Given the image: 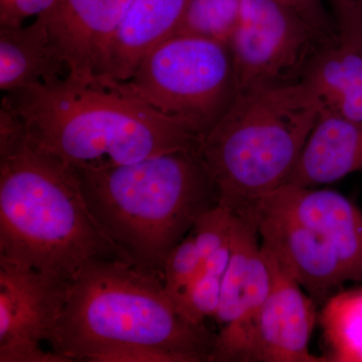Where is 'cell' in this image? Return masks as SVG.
Listing matches in <instances>:
<instances>
[{
    "instance_id": "cell-12",
    "label": "cell",
    "mask_w": 362,
    "mask_h": 362,
    "mask_svg": "<svg viewBox=\"0 0 362 362\" xmlns=\"http://www.w3.org/2000/svg\"><path fill=\"white\" fill-rule=\"evenodd\" d=\"M133 0H56L40 14L71 77H99L109 42Z\"/></svg>"
},
{
    "instance_id": "cell-25",
    "label": "cell",
    "mask_w": 362,
    "mask_h": 362,
    "mask_svg": "<svg viewBox=\"0 0 362 362\" xmlns=\"http://www.w3.org/2000/svg\"><path fill=\"white\" fill-rule=\"evenodd\" d=\"M356 1L357 0H329V4L332 6L333 11L337 14Z\"/></svg>"
},
{
    "instance_id": "cell-11",
    "label": "cell",
    "mask_w": 362,
    "mask_h": 362,
    "mask_svg": "<svg viewBox=\"0 0 362 362\" xmlns=\"http://www.w3.org/2000/svg\"><path fill=\"white\" fill-rule=\"evenodd\" d=\"M262 246L273 254L312 299L326 301L346 282L341 265L318 233L287 214L252 206Z\"/></svg>"
},
{
    "instance_id": "cell-14",
    "label": "cell",
    "mask_w": 362,
    "mask_h": 362,
    "mask_svg": "<svg viewBox=\"0 0 362 362\" xmlns=\"http://www.w3.org/2000/svg\"><path fill=\"white\" fill-rule=\"evenodd\" d=\"M188 0H133L107 47L99 77L130 80L145 57L177 33Z\"/></svg>"
},
{
    "instance_id": "cell-2",
    "label": "cell",
    "mask_w": 362,
    "mask_h": 362,
    "mask_svg": "<svg viewBox=\"0 0 362 362\" xmlns=\"http://www.w3.org/2000/svg\"><path fill=\"white\" fill-rule=\"evenodd\" d=\"M28 139L73 168H106L199 147V136L124 82L68 77L4 93Z\"/></svg>"
},
{
    "instance_id": "cell-9",
    "label": "cell",
    "mask_w": 362,
    "mask_h": 362,
    "mask_svg": "<svg viewBox=\"0 0 362 362\" xmlns=\"http://www.w3.org/2000/svg\"><path fill=\"white\" fill-rule=\"evenodd\" d=\"M71 281L0 257V362H66L45 350Z\"/></svg>"
},
{
    "instance_id": "cell-17",
    "label": "cell",
    "mask_w": 362,
    "mask_h": 362,
    "mask_svg": "<svg viewBox=\"0 0 362 362\" xmlns=\"http://www.w3.org/2000/svg\"><path fill=\"white\" fill-rule=\"evenodd\" d=\"M302 83L320 111L362 123V54L338 37L318 49Z\"/></svg>"
},
{
    "instance_id": "cell-1",
    "label": "cell",
    "mask_w": 362,
    "mask_h": 362,
    "mask_svg": "<svg viewBox=\"0 0 362 362\" xmlns=\"http://www.w3.org/2000/svg\"><path fill=\"white\" fill-rule=\"evenodd\" d=\"M216 335L181 313L162 276L99 258L71 279L47 344L66 362H202Z\"/></svg>"
},
{
    "instance_id": "cell-4",
    "label": "cell",
    "mask_w": 362,
    "mask_h": 362,
    "mask_svg": "<svg viewBox=\"0 0 362 362\" xmlns=\"http://www.w3.org/2000/svg\"><path fill=\"white\" fill-rule=\"evenodd\" d=\"M0 257L69 281L90 259L126 261L90 214L73 166L28 137L0 156Z\"/></svg>"
},
{
    "instance_id": "cell-3",
    "label": "cell",
    "mask_w": 362,
    "mask_h": 362,
    "mask_svg": "<svg viewBox=\"0 0 362 362\" xmlns=\"http://www.w3.org/2000/svg\"><path fill=\"white\" fill-rule=\"evenodd\" d=\"M74 169L105 237L126 261L160 276L169 252L220 202L199 147L120 165Z\"/></svg>"
},
{
    "instance_id": "cell-21",
    "label": "cell",
    "mask_w": 362,
    "mask_h": 362,
    "mask_svg": "<svg viewBox=\"0 0 362 362\" xmlns=\"http://www.w3.org/2000/svg\"><path fill=\"white\" fill-rule=\"evenodd\" d=\"M204 269V263L194 235L188 233L169 252L163 269V283L173 301L185 291Z\"/></svg>"
},
{
    "instance_id": "cell-15",
    "label": "cell",
    "mask_w": 362,
    "mask_h": 362,
    "mask_svg": "<svg viewBox=\"0 0 362 362\" xmlns=\"http://www.w3.org/2000/svg\"><path fill=\"white\" fill-rule=\"evenodd\" d=\"M358 170H362V123L320 111L285 183L313 187Z\"/></svg>"
},
{
    "instance_id": "cell-8",
    "label": "cell",
    "mask_w": 362,
    "mask_h": 362,
    "mask_svg": "<svg viewBox=\"0 0 362 362\" xmlns=\"http://www.w3.org/2000/svg\"><path fill=\"white\" fill-rule=\"evenodd\" d=\"M263 251L272 274L268 296L246 325L221 328L209 361L327 362L309 349L318 318L314 300L272 252Z\"/></svg>"
},
{
    "instance_id": "cell-5",
    "label": "cell",
    "mask_w": 362,
    "mask_h": 362,
    "mask_svg": "<svg viewBox=\"0 0 362 362\" xmlns=\"http://www.w3.org/2000/svg\"><path fill=\"white\" fill-rule=\"evenodd\" d=\"M319 112L302 82L237 92L199 144L220 204L240 211L284 185Z\"/></svg>"
},
{
    "instance_id": "cell-20",
    "label": "cell",
    "mask_w": 362,
    "mask_h": 362,
    "mask_svg": "<svg viewBox=\"0 0 362 362\" xmlns=\"http://www.w3.org/2000/svg\"><path fill=\"white\" fill-rule=\"evenodd\" d=\"M223 277L202 269L199 275L176 298L175 303L188 320L199 325L216 316L220 306Z\"/></svg>"
},
{
    "instance_id": "cell-10",
    "label": "cell",
    "mask_w": 362,
    "mask_h": 362,
    "mask_svg": "<svg viewBox=\"0 0 362 362\" xmlns=\"http://www.w3.org/2000/svg\"><path fill=\"white\" fill-rule=\"evenodd\" d=\"M318 233L337 255L347 281L362 283V213L337 192L284 183L259 199Z\"/></svg>"
},
{
    "instance_id": "cell-13",
    "label": "cell",
    "mask_w": 362,
    "mask_h": 362,
    "mask_svg": "<svg viewBox=\"0 0 362 362\" xmlns=\"http://www.w3.org/2000/svg\"><path fill=\"white\" fill-rule=\"evenodd\" d=\"M232 254L221 281L220 306L214 320L242 327L252 320L270 291L272 274L252 206L235 211Z\"/></svg>"
},
{
    "instance_id": "cell-19",
    "label": "cell",
    "mask_w": 362,
    "mask_h": 362,
    "mask_svg": "<svg viewBox=\"0 0 362 362\" xmlns=\"http://www.w3.org/2000/svg\"><path fill=\"white\" fill-rule=\"evenodd\" d=\"M235 221V211L220 202L197 218L190 233L199 247L202 263L218 255L232 252Z\"/></svg>"
},
{
    "instance_id": "cell-22",
    "label": "cell",
    "mask_w": 362,
    "mask_h": 362,
    "mask_svg": "<svg viewBox=\"0 0 362 362\" xmlns=\"http://www.w3.org/2000/svg\"><path fill=\"white\" fill-rule=\"evenodd\" d=\"M299 14L316 30L324 40H331L337 37V26L332 23L323 0H279Z\"/></svg>"
},
{
    "instance_id": "cell-7",
    "label": "cell",
    "mask_w": 362,
    "mask_h": 362,
    "mask_svg": "<svg viewBox=\"0 0 362 362\" xmlns=\"http://www.w3.org/2000/svg\"><path fill=\"white\" fill-rule=\"evenodd\" d=\"M327 42L279 0H240L228 42L237 92L301 83Z\"/></svg>"
},
{
    "instance_id": "cell-6",
    "label": "cell",
    "mask_w": 362,
    "mask_h": 362,
    "mask_svg": "<svg viewBox=\"0 0 362 362\" xmlns=\"http://www.w3.org/2000/svg\"><path fill=\"white\" fill-rule=\"evenodd\" d=\"M126 85L146 103L202 138L237 94L230 45L175 35L149 52Z\"/></svg>"
},
{
    "instance_id": "cell-18",
    "label": "cell",
    "mask_w": 362,
    "mask_h": 362,
    "mask_svg": "<svg viewBox=\"0 0 362 362\" xmlns=\"http://www.w3.org/2000/svg\"><path fill=\"white\" fill-rule=\"evenodd\" d=\"M327 362H362V287L335 293L319 314Z\"/></svg>"
},
{
    "instance_id": "cell-24",
    "label": "cell",
    "mask_w": 362,
    "mask_h": 362,
    "mask_svg": "<svg viewBox=\"0 0 362 362\" xmlns=\"http://www.w3.org/2000/svg\"><path fill=\"white\" fill-rule=\"evenodd\" d=\"M338 39L362 54V0L335 14Z\"/></svg>"
},
{
    "instance_id": "cell-23",
    "label": "cell",
    "mask_w": 362,
    "mask_h": 362,
    "mask_svg": "<svg viewBox=\"0 0 362 362\" xmlns=\"http://www.w3.org/2000/svg\"><path fill=\"white\" fill-rule=\"evenodd\" d=\"M56 0H0V26L16 28L28 18H37L54 6Z\"/></svg>"
},
{
    "instance_id": "cell-16",
    "label": "cell",
    "mask_w": 362,
    "mask_h": 362,
    "mask_svg": "<svg viewBox=\"0 0 362 362\" xmlns=\"http://www.w3.org/2000/svg\"><path fill=\"white\" fill-rule=\"evenodd\" d=\"M71 75L68 62L39 18L28 25L0 26L2 92L56 84Z\"/></svg>"
}]
</instances>
